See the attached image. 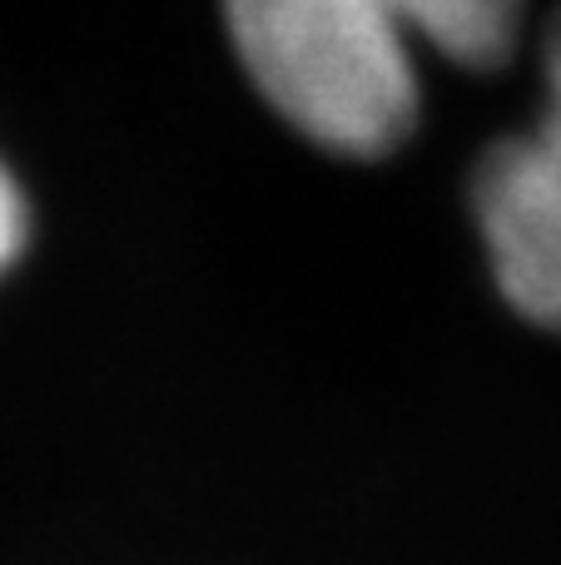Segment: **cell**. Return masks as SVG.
Segmentation results:
<instances>
[{"label":"cell","mask_w":561,"mask_h":565,"mask_svg":"<svg viewBox=\"0 0 561 565\" xmlns=\"http://www.w3.org/2000/svg\"><path fill=\"white\" fill-rule=\"evenodd\" d=\"M473 214L502 298L561 332V15L547 30V109L477 159Z\"/></svg>","instance_id":"obj_2"},{"label":"cell","mask_w":561,"mask_h":565,"mask_svg":"<svg viewBox=\"0 0 561 565\" xmlns=\"http://www.w3.org/2000/svg\"><path fill=\"white\" fill-rule=\"evenodd\" d=\"M254 89L318 149L383 159L417 129V50L493 70L517 50L527 0H224Z\"/></svg>","instance_id":"obj_1"},{"label":"cell","mask_w":561,"mask_h":565,"mask_svg":"<svg viewBox=\"0 0 561 565\" xmlns=\"http://www.w3.org/2000/svg\"><path fill=\"white\" fill-rule=\"evenodd\" d=\"M25 238H30V204H25V194H20L15 174L0 164V274L20 258Z\"/></svg>","instance_id":"obj_3"}]
</instances>
